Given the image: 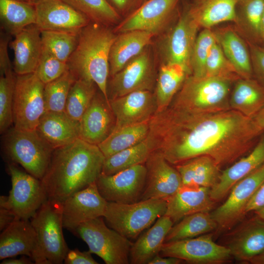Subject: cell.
I'll return each instance as SVG.
<instances>
[{
  "instance_id": "obj_1",
  "label": "cell",
  "mask_w": 264,
  "mask_h": 264,
  "mask_svg": "<svg viewBox=\"0 0 264 264\" xmlns=\"http://www.w3.org/2000/svg\"><path fill=\"white\" fill-rule=\"evenodd\" d=\"M264 132L252 118L229 108L194 111L169 106L150 120L153 151L176 166L207 155L220 167L234 163Z\"/></svg>"
},
{
  "instance_id": "obj_2",
  "label": "cell",
  "mask_w": 264,
  "mask_h": 264,
  "mask_svg": "<svg viewBox=\"0 0 264 264\" xmlns=\"http://www.w3.org/2000/svg\"><path fill=\"white\" fill-rule=\"evenodd\" d=\"M105 158L98 145L80 138L54 149L41 180L47 198L63 203L95 183L102 174Z\"/></svg>"
},
{
  "instance_id": "obj_3",
  "label": "cell",
  "mask_w": 264,
  "mask_h": 264,
  "mask_svg": "<svg viewBox=\"0 0 264 264\" xmlns=\"http://www.w3.org/2000/svg\"><path fill=\"white\" fill-rule=\"evenodd\" d=\"M114 33L108 26L90 22L79 32L77 45L67 62L76 79L94 83L109 103V55Z\"/></svg>"
},
{
  "instance_id": "obj_4",
  "label": "cell",
  "mask_w": 264,
  "mask_h": 264,
  "mask_svg": "<svg viewBox=\"0 0 264 264\" xmlns=\"http://www.w3.org/2000/svg\"><path fill=\"white\" fill-rule=\"evenodd\" d=\"M63 203L47 198L30 221L37 244L31 259L36 264H61L69 248L63 233Z\"/></svg>"
},
{
  "instance_id": "obj_5",
  "label": "cell",
  "mask_w": 264,
  "mask_h": 264,
  "mask_svg": "<svg viewBox=\"0 0 264 264\" xmlns=\"http://www.w3.org/2000/svg\"><path fill=\"white\" fill-rule=\"evenodd\" d=\"M231 81L216 77H187L171 104L194 111H213L230 108L228 95Z\"/></svg>"
},
{
  "instance_id": "obj_6",
  "label": "cell",
  "mask_w": 264,
  "mask_h": 264,
  "mask_svg": "<svg viewBox=\"0 0 264 264\" xmlns=\"http://www.w3.org/2000/svg\"><path fill=\"white\" fill-rule=\"evenodd\" d=\"M167 201L162 198L140 200L132 203L108 201L103 216L109 226L128 239H136L160 217Z\"/></svg>"
},
{
  "instance_id": "obj_7",
  "label": "cell",
  "mask_w": 264,
  "mask_h": 264,
  "mask_svg": "<svg viewBox=\"0 0 264 264\" xmlns=\"http://www.w3.org/2000/svg\"><path fill=\"white\" fill-rule=\"evenodd\" d=\"M5 153L12 162L41 180L49 166L53 147L36 130H9L5 138Z\"/></svg>"
},
{
  "instance_id": "obj_8",
  "label": "cell",
  "mask_w": 264,
  "mask_h": 264,
  "mask_svg": "<svg viewBox=\"0 0 264 264\" xmlns=\"http://www.w3.org/2000/svg\"><path fill=\"white\" fill-rule=\"evenodd\" d=\"M73 233L87 244L91 254L98 256L106 264L130 263V251L133 242L108 227L103 217L81 224Z\"/></svg>"
},
{
  "instance_id": "obj_9",
  "label": "cell",
  "mask_w": 264,
  "mask_h": 264,
  "mask_svg": "<svg viewBox=\"0 0 264 264\" xmlns=\"http://www.w3.org/2000/svg\"><path fill=\"white\" fill-rule=\"evenodd\" d=\"M12 188L8 196H0V207L10 210L16 220H30L47 199L41 180L15 164H8Z\"/></svg>"
},
{
  "instance_id": "obj_10",
  "label": "cell",
  "mask_w": 264,
  "mask_h": 264,
  "mask_svg": "<svg viewBox=\"0 0 264 264\" xmlns=\"http://www.w3.org/2000/svg\"><path fill=\"white\" fill-rule=\"evenodd\" d=\"M44 87L35 72L17 75L13 99L14 127L36 130L45 111Z\"/></svg>"
},
{
  "instance_id": "obj_11",
  "label": "cell",
  "mask_w": 264,
  "mask_h": 264,
  "mask_svg": "<svg viewBox=\"0 0 264 264\" xmlns=\"http://www.w3.org/2000/svg\"><path fill=\"white\" fill-rule=\"evenodd\" d=\"M159 254L194 264H222L229 262L233 257L228 247L215 242L212 234L208 233L164 242Z\"/></svg>"
},
{
  "instance_id": "obj_12",
  "label": "cell",
  "mask_w": 264,
  "mask_h": 264,
  "mask_svg": "<svg viewBox=\"0 0 264 264\" xmlns=\"http://www.w3.org/2000/svg\"><path fill=\"white\" fill-rule=\"evenodd\" d=\"M264 182V163L237 182L226 200L211 215L220 230L231 228L246 214V206Z\"/></svg>"
},
{
  "instance_id": "obj_13",
  "label": "cell",
  "mask_w": 264,
  "mask_h": 264,
  "mask_svg": "<svg viewBox=\"0 0 264 264\" xmlns=\"http://www.w3.org/2000/svg\"><path fill=\"white\" fill-rule=\"evenodd\" d=\"M146 176L145 164H138L112 175L101 174L96 184L107 201L132 203L140 200Z\"/></svg>"
},
{
  "instance_id": "obj_14",
  "label": "cell",
  "mask_w": 264,
  "mask_h": 264,
  "mask_svg": "<svg viewBox=\"0 0 264 264\" xmlns=\"http://www.w3.org/2000/svg\"><path fill=\"white\" fill-rule=\"evenodd\" d=\"M111 77L109 101L135 91H152L155 73L149 53L144 50Z\"/></svg>"
},
{
  "instance_id": "obj_15",
  "label": "cell",
  "mask_w": 264,
  "mask_h": 264,
  "mask_svg": "<svg viewBox=\"0 0 264 264\" xmlns=\"http://www.w3.org/2000/svg\"><path fill=\"white\" fill-rule=\"evenodd\" d=\"M107 202L96 182L74 193L63 202V227L73 232L81 224L103 217Z\"/></svg>"
},
{
  "instance_id": "obj_16",
  "label": "cell",
  "mask_w": 264,
  "mask_h": 264,
  "mask_svg": "<svg viewBox=\"0 0 264 264\" xmlns=\"http://www.w3.org/2000/svg\"><path fill=\"white\" fill-rule=\"evenodd\" d=\"M180 0H146L119 23L113 30L121 33L133 30L161 31L175 12Z\"/></svg>"
},
{
  "instance_id": "obj_17",
  "label": "cell",
  "mask_w": 264,
  "mask_h": 264,
  "mask_svg": "<svg viewBox=\"0 0 264 264\" xmlns=\"http://www.w3.org/2000/svg\"><path fill=\"white\" fill-rule=\"evenodd\" d=\"M145 165L146 181L140 200L167 199L182 186L181 177L176 168L159 153L152 152Z\"/></svg>"
},
{
  "instance_id": "obj_18",
  "label": "cell",
  "mask_w": 264,
  "mask_h": 264,
  "mask_svg": "<svg viewBox=\"0 0 264 264\" xmlns=\"http://www.w3.org/2000/svg\"><path fill=\"white\" fill-rule=\"evenodd\" d=\"M36 24L41 30L80 32L90 20L62 0H39L34 4Z\"/></svg>"
},
{
  "instance_id": "obj_19",
  "label": "cell",
  "mask_w": 264,
  "mask_h": 264,
  "mask_svg": "<svg viewBox=\"0 0 264 264\" xmlns=\"http://www.w3.org/2000/svg\"><path fill=\"white\" fill-rule=\"evenodd\" d=\"M115 118L114 129L149 120L155 113L154 93L150 90L135 91L110 100Z\"/></svg>"
},
{
  "instance_id": "obj_20",
  "label": "cell",
  "mask_w": 264,
  "mask_h": 264,
  "mask_svg": "<svg viewBox=\"0 0 264 264\" xmlns=\"http://www.w3.org/2000/svg\"><path fill=\"white\" fill-rule=\"evenodd\" d=\"M199 26L185 11L169 34L165 44L166 62L180 64L192 74L191 60Z\"/></svg>"
},
{
  "instance_id": "obj_21",
  "label": "cell",
  "mask_w": 264,
  "mask_h": 264,
  "mask_svg": "<svg viewBox=\"0 0 264 264\" xmlns=\"http://www.w3.org/2000/svg\"><path fill=\"white\" fill-rule=\"evenodd\" d=\"M79 122V138L88 143L98 145L110 134L115 118L102 93H96Z\"/></svg>"
},
{
  "instance_id": "obj_22",
  "label": "cell",
  "mask_w": 264,
  "mask_h": 264,
  "mask_svg": "<svg viewBox=\"0 0 264 264\" xmlns=\"http://www.w3.org/2000/svg\"><path fill=\"white\" fill-rule=\"evenodd\" d=\"M166 201L164 215L168 216L174 224L191 214L210 212L216 202L211 198L210 188L183 184Z\"/></svg>"
},
{
  "instance_id": "obj_23",
  "label": "cell",
  "mask_w": 264,
  "mask_h": 264,
  "mask_svg": "<svg viewBox=\"0 0 264 264\" xmlns=\"http://www.w3.org/2000/svg\"><path fill=\"white\" fill-rule=\"evenodd\" d=\"M264 163V134L246 156L235 162L220 173L216 184L210 188V196L215 202L223 199L240 180Z\"/></svg>"
},
{
  "instance_id": "obj_24",
  "label": "cell",
  "mask_w": 264,
  "mask_h": 264,
  "mask_svg": "<svg viewBox=\"0 0 264 264\" xmlns=\"http://www.w3.org/2000/svg\"><path fill=\"white\" fill-rule=\"evenodd\" d=\"M10 45L14 54L15 73L23 75L34 72L43 50L39 27L36 24L26 26L15 35Z\"/></svg>"
},
{
  "instance_id": "obj_25",
  "label": "cell",
  "mask_w": 264,
  "mask_h": 264,
  "mask_svg": "<svg viewBox=\"0 0 264 264\" xmlns=\"http://www.w3.org/2000/svg\"><path fill=\"white\" fill-rule=\"evenodd\" d=\"M36 130L55 149L79 138L80 122L71 118L65 111H45Z\"/></svg>"
},
{
  "instance_id": "obj_26",
  "label": "cell",
  "mask_w": 264,
  "mask_h": 264,
  "mask_svg": "<svg viewBox=\"0 0 264 264\" xmlns=\"http://www.w3.org/2000/svg\"><path fill=\"white\" fill-rule=\"evenodd\" d=\"M37 244L30 220H16L0 235V260L25 255L31 258Z\"/></svg>"
},
{
  "instance_id": "obj_27",
  "label": "cell",
  "mask_w": 264,
  "mask_h": 264,
  "mask_svg": "<svg viewBox=\"0 0 264 264\" xmlns=\"http://www.w3.org/2000/svg\"><path fill=\"white\" fill-rule=\"evenodd\" d=\"M153 33L133 30L119 33L111 46L109 55L110 74L112 77L152 42Z\"/></svg>"
},
{
  "instance_id": "obj_28",
  "label": "cell",
  "mask_w": 264,
  "mask_h": 264,
  "mask_svg": "<svg viewBox=\"0 0 264 264\" xmlns=\"http://www.w3.org/2000/svg\"><path fill=\"white\" fill-rule=\"evenodd\" d=\"M174 224L168 216L163 215L159 217L132 243L130 251V263L149 264L159 254L166 237Z\"/></svg>"
},
{
  "instance_id": "obj_29",
  "label": "cell",
  "mask_w": 264,
  "mask_h": 264,
  "mask_svg": "<svg viewBox=\"0 0 264 264\" xmlns=\"http://www.w3.org/2000/svg\"><path fill=\"white\" fill-rule=\"evenodd\" d=\"M238 0H194L187 10L199 27L210 29L225 22L237 20Z\"/></svg>"
},
{
  "instance_id": "obj_30",
  "label": "cell",
  "mask_w": 264,
  "mask_h": 264,
  "mask_svg": "<svg viewBox=\"0 0 264 264\" xmlns=\"http://www.w3.org/2000/svg\"><path fill=\"white\" fill-rule=\"evenodd\" d=\"M233 257L246 262L264 250V222L256 217L234 235L228 246Z\"/></svg>"
},
{
  "instance_id": "obj_31",
  "label": "cell",
  "mask_w": 264,
  "mask_h": 264,
  "mask_svg": "<svg viewBox=\"0 0 264 264\" xmlns=\"http://www.w3.org/2000/svg\"><path fill=\"white\" fill-rule=\"evenodd\" d=\"M182 184L211 188L217 182L220 167L210 157L201 155L176 165Z\"/></svg>"
},
{
  "instance_id": "obj_32",
  "label": "cell",
  "mask_w": 264,
  "mask_h": 264,
  "mask_svg": "<svg viewBox=\"0 0 264 264\" xmlns=\"http://www.w3.org/2000/svg\"><path fill=\"white\" fill-rule=\"evenodd\" d=\"M191 75L183 66L165 63L160 67L154 93L156 112L170 106L186 79Z\"/></svg>"
},
{
  "instance_id": "obj_33",
  "label": "cell",
  "mask_w": 264,
  "mask_h": 264,
  "mask_svg": "<svg viewBox=\"0 0 264 264\" xmlns=\"http://www.w3.org/2000/svg\"><path fill=\"white\" fill-rule=\"evenodd\" d=\"M229 106L253 118L264 106V86L250 78L238 80L229 99Z\"/></svg>"
},
{
  "instance_id": "obj_34",
  "label": "cell",
  "mask_w": 264,
  "mask_h": 264,
  "mask_svg": "<svg viewBox=\"0 0 264 264\" xmlns=\"http://www.w3.org/2000/svg\"><path fill=\"white\" fill-rule=\"evenodd\" d=\"M150 120L113 129L108 137L98 145L105 157L135 145L146 139L149 132Z\"/></svg>"
},
{
  "instance_id": "obj_35",
  "label": "cell",
  "mask_w": 264,
  "mask_h": 264,
  "mask_svg": "<svg viewBox=\"0 0 264 264\" xmlns=\"http://www.w3.org/2000/svg\"><path fill=\"white\" fill-rule=\"evenodd\" d=\"M0 19L3 29L15 36L26 26L36 24L35 5L18 0H0Z\"/></svg>"
},
{
  "instance_id": "obj_36",
  "label": "cell",
  "mask_w": 264,
  "mask_h": 264,
  "mask_svg": "<svg viewBox=\"0 0 264 264\" xmlns=\"http://www.w3.org/2000/svg\"><path fill=\"white\" fill-rule=\"evenodd\" d=\"M216 35L224 55L240 77L250 79L252 67L250 55L244 42L231 30H224Z\"/></svg>"
},
{
  "instance_id": "obj_37",
  "label": "cell",
  "mask_w": 264,
  "mask_h": 264,
  "mask_svg": "<svg viewBox=\"0 0 264 264\" xmlns=\"http://www.w3.org/2000/svg\"><path fill=\"white\" fill-rule=\"evenodd\" d=\"M218 228V224L208 212L187 216L174 224L167 234L164 242L196 237Z\"/></svg>"
},
{
  "instance_id": "obj_38",
  "label": "cell",
  "mask_w": 264,
  "mask_h": 264,
  "mask_svg": "<svg viewBox=\"0 0 264 264\" xmlns=\"http://www.w3.org/2000/svg\"><path fill=\"white\" fill-rule=\"evenodd\" d=\"M148 137L131 147L105 158L102 174L112 175L138 164H144L153 152Z\"/></svg>"
},
{
  "instance_id": "obj_39",
  "label": "cell",
  "mask_w": 264,
  "mask_h": 264,
  "mask_svg": "<svg viewBox=\"0 0 264 264\" xmlns=\"http://www.w3.org/2000/svg\"><path fill=\"white\" fill-rule=\"evenodd\" d=\"M86 16L90 22L108 26L119 19L108 0H62Z\"/></svg>"
},
{
  "instance_id": "obj_40",
  "label": "cell",
  "mask_w": 264,
  "mask_h": 264,
  "mask_svg": "<svg viewBox=\"0 0 264 264\" xmlns=\"http://www.w3.org/2000/svg\"><path fill=\"white\" fill-rule=\"evenodd\" d=\"M96 84L77 79L72 84L67 96L65 111L72 119L80 121L96 94Z\"/></svg>"
},
{
  "instance_id": "obj_41",
  "label": "cell",
  "mask_w": 264,
  "mask_h": 264,
  "mask_svg": "<svg viewBox=\"0 0 264 264\" xmlns=\"http://www.w3.org/2000/svg\"><path fill=\"white\" fill-rule=\"evenodd\" d=\"M79 34L66 31L41 30L43 48L67 63L77 45Z\"/></svg>"
},
{
  "instance_id": "obj_42",
  "label": "cell",
  "mask_w": 264,
  "mask_h": 264,
  "mask_svg": "<svg viewBox=\"0 0 264 264\" xmlns=\"http://www.w3.org/2000/svg\"><path fill=\"white\" fill-rule=\"evenodd\" d=\"M76 80L74 74L68 69L60 77L44 85L45 111H65L69 90Z\"/></svg>"
},
{
  "instance_id": "obj_43",
  "label": "cell",
  "mask_w": 264,
  "mask_h": 264,
  "mask_svg": "<svg viewBox=\"0 0 264 264\" xmlns=\"http://www.w3.org/2000/svg\"><path fill=\"white\" fill-rule=\"evenodd\" d=\"M205 76L223 78L231 81L239 80L241 77L224 55L218 41L209 51L206 62Z\"/></svg>"
},
{
  "instance_id": "obj_44",
  "label": "cell",
  "mask_w": 264,
  "mask_h": 264,
  "mask_svg": "<svg viewBox=\"0 0 264 264\" xmlns=\"http://www.w3.org/2000/svg\"><path fill=\"white\" fill-rule=\"evenodd\" d=\"M16 77L12 71L0 77V132L7 131L13 123V99Z\"/></svg>"
},
{
  "instance_id": "obj_45",
  "label": "cell",
  "mask_w": 264,
  "mask_h": 264,
  "mask_svg": "<svg viewBox=\"0 0 264 264\" xmlns=\"http://www.w3.org/2000/svg\"><path fill=\"white\" fill-rule=\"evenodd\" d=\"M217 41L216 34L210 29L204 28L197 36L192 60V74L205 76V65L209 51Z\"/></svg>"
},
{
  "instance_id": "obj_46",
  "label": "cell",
  "mask_w": 264,
  "mask_h": 264,
  "mask_svg": "<svg viewBox=\"0 0 264 264\" xmlns=\"http://www.w3.org/2000/svg\"><path fill=\"white\" fill-rule=\"evenodd\" d=\"M68 69L67 63L63 62L43 48L38 66L34 72L44 85L60 77Z\"/></svg>"
},
{
  "instance_id": "obj_47",
  "label": "cell",
  "mask_w": 264,
  "mask_h": 264,
  "mask_svg": "<svg viewBox=\"0 0 264 264\" xmlns=\"http://www.w3.org/2000/svg\"><path fill=\"white\" fill-rule=\"evenodd\" d=\"M246 22L253 34L261 39V22L264 0H239Z\"/></svg>"
},
{
  "instance_id": "obj_48",
  "label": "cell",
  "mask_w": 264,
  "mask_h": 264,
  "mask_svg": "<svg viewBox=\"0 0 264 264\" xmlns=\"http://www.w3.org/2000/svg\"><path fill=\"white\" fill-rule=\"evenodd\" d=\"M91 253L87 251H80L76 248L69 250L64 260L66 264H97L92 257Z\"/></svg>"
},
{
  "instance_id": "obj_49",
  "label": "cell",
  "mask_w": 264,
  "mask_h": 264,
  "mask_svg": "<svg viewBox=\"0 0 264 264\" xmlns=\"http://www.w3.org/2000/svg\"><path fill=\"white\" fill-rule=\"evenodd\" d=\"M9 37L2 36L0 41V73L4 74L12 71L10 60L8 56L7 46Z\"/></svg>"
},
{
  "instance_id": "obj_50",
  "label": "cell",
  "mask_w": 264,
  "mask_h": 264,
  "mask_svg": "<svg viewBox=\"0 0 264 264\" xmlns=\"http://www.w3.org/2000/svg\"><path fill=\"white\" fill-rule=\"evenodd\" d=\"M251 54L257 73L264 82V48L252 45Z\"/></svg>"
},
{
  "instance_id": "obj_51",
  "label": "cell",
  "mask_w": 264,
  "mask_h": 264,
  "mask_svg": "<svg viewBox=\"0 0 264 264\" xmlns=\"http://www.w3.org/2000/svg\"><path fill=\"white\" fill-rule=\"evenodd\" d=\"M264 205V182L259 187L248 203L245 213L255 211Z\"/></svg>"
},
{
  "instance_id": "obj_52",
  "label": "cell",
  "mask_w": 264,
  "mask_h": 264,
  "mask_svg": "<svg viewBox=\"0 0 264 264\" xmlns=\"http://www.w3.org/2000/svg\"><path fill=\"white\" fill-rule=\"evenodd\" d=\"M146 0H108L111 4L117 11H124L134 6V5H138V7Z\"/></svg>"
},
{
  "instance_id": "obj_53",
  "label": "cell",
  "mask_w": 264,
  "mask_h": 264,
  "mask_svg": "<svg viewBox=\"0 0 264 264\" xmlns=\"http://www.w3.org/2000/svg\"><path fill=\"white\" fill-rule=\"evenodd\" d=\"M16 220L15 215L8 209L0 207V230L2 231Z\"/></svg>"
},
{
  "instance_id": "obj_54",
  "label": "cell",
  "mask_w": 264,
  "mask_h": 264,
  "mask_svg": "<svg viewBox=\"0 0 264 264\" xmlns=\"http://www.w3.org/2000/svg\"><path fill=\"white\" fill-rule=\"evenodd\" d=\"M183 261L180 259L169 256H161L159 254L154 257L149 264H179Z\"/></svg>"
},
{
  "instance_id": "obj_55",
  "label": "cell",
  "mask_w": 264,
  "mask_h": 264,
  "mask_svg": "<svg viewBox=\"0 0 264 264\" xmlns=\"http://www.w3.org/2000/svg\"><path fill=\"white\" fill-rule=\"evenodd\" d=\"M1 264H34L32 259L28 256L22 255L20 258L15 257L2 260Z\"/></svg>"
},
{
  "instance_id": "obj_56",
  "label": "cell",
  "mask_w": 264,
  "mask_h": 264,
  "mask_svg": "<svg viewBox=\"0 0 264 264\" xmlns=\"http://www.w3.org/2000/svg\"><path fill=\"white\" fill-rule=\"evenodd\" d=\"M253 119L262 130H264V106L255 115Z\"/></svg>"
},
{
  "instance_id": "obj_57",
  "label": "cell",
  "mask_w": 264,
  "mask_h": 264,
  "mask_svg": "<svg viewBox=\"0 0 264 264\" xmlns=\"http://www.w3.org/2000/svg\"><path fill=\"white\" fill-rule=\"evenodd\" d=\"M248 262L251 264H264V250L252 257Z\"/></svg>"
},
{
  "instance_id": "obj_58",
  "label": "cell",
  "mask_w": 264,
  "mask_h": 264,
  "mask_svg": "<svg viewBox=\"0 0 264 264\" xmlns=\"http://www.w3.org/2000/svg\"><path fill=\"white\" fill-rule=\"evenodd\" d=\"M255 217L260 221L264 222V205L259 209L254 211Z\"/></svg>"
},
{
  "instance_id": "obj_59",
  "label": "cell",
  "mask_w": 264,
  "mask_h": 264,
  "mask_svg": "<svg viewBox=\"0 0 264 264\" xmlns=\"http://www.w3.org/2000/svg\"><path fill=\"white\" fill-rule=\"evenodd\" d=\"M261 39L264 42V10L261 22Z\"/></svg>"
},
{
  "instance_id": "obj_60",
  "label": "cell",
  "mask_w": 264,
  "mask_h": 264,
  "mask_svg": "<svg viewBox=\"0 0 264 264\" xmlns=\"http://www.w3.org/2000/svg\"><path fill=\"white\" fill-rule=\"evenodd\" d=\"M39 0H29V3L34 4Z\"/></svg>"
},
{
  "instance_id": "obj_61",
  "label": "cell",
  "mask_w": 264,
  "mask_h": 264,
  "mask_svg": "<svg viewBox=\"0 0 264 264\" xmlns=\"http://www.w3.org/2000/svg\"><path fill=\"white\" fill-rule=\"evenodd\" d=\"M22 1L29 2V0H18Z\"/></svg>"
},
{
  "instance_id": "obj_62",
  "label": "cell",
  "mask_w": 264,
  "mask_h": 264,
  "mask_svg": "<svg viewBox=\"0 0 264 264\" xmlns=\"http://www.w3.org/2000/svg\"></svg>"
}]
</instances>
